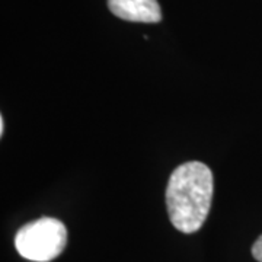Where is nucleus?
I'll return each mask as SVG.
<instances>
[{
	"label": "nucleus",
	"instance_id": "nucleus-3",
	"mask_svg": "<svg viewBox=\"0 0 262 262\" xmlns=\"http://www.w3.org/2000/svg\"><path fill=\"white\" fill-rule=\"evenodd\" d=\"M108 9L128 22L156 24L162 19L158 0H108Z\"/></svg>",
	"mask_w": 262,
	"mask_h": 262
},
{
	"label": "nucleus",
	"instance_id": "nucleus-4",
	"mask_svg": "<svg viewBox=\"0 0 262 262\" xmlns=\"http://www.w3.org/2000/svg\"><path fill=\"white\" fill-rule=\"evenodd\" d=\"M252 255L256 261L262 262V236H259V237H258V241L253 244Z\"/></svg>",
	"mask_w": 262,
	"mask_h": 262
},
{
	"label": "nucleus",
	"instance_id": "nucleus-5",
	"mask_svg": "<svg viewBox=\"0 0 262 262\" xmlns=\"http://www.w3.org/2000/svg\"><path fill=\"white\" fill-rule=\"evenodd\" d=\"M5 133V121H3V117H0V134L3 136Z\"/></svg>",
	"mask_w": 262,
	"mask_h": 262
},
{
	"label": "nucleus",
	"instance_id": "nucleus-1",
	"mask_svg": "<svg viewBox=\"0 0 262 262\" xmlns=\"http://www.w3.org/2000/svg\"><path fill=\"white\" fill-rule=\"evenodd\" d=\"M214 181L203 162H187L175 169L166 187V207L170 223L182 233L200 230L211 208Z\"/></svg>",
	"mask_w": 262,
	"mask_h": 262
},
{
	"label": "nucleus",
	"instance_id": "nucleus-2",
	"mask_svg": "<svg viewBox=\"0 0 262 262\" xmlns=\"http://www.w3.org/2000/svg\"><path fill=\"white\" fill-rule=\"evenodd\" d=\"M67 244L66 226L53 217H41L22 226L15 236L19 255L34 262H50L64 251Z\"/></svg>",
	"mask_w": 262,
	"mask_h": 262
}]
</instances>
